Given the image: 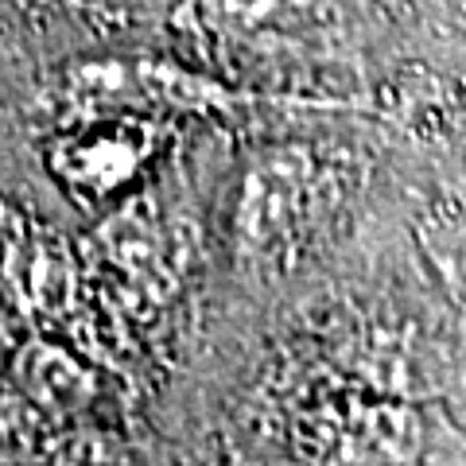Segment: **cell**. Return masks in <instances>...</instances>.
I'll return each mask as SVG.
<instances>
[{
  "instance_id": "1",
  "label": "cell",
  "mask_w": 466,
  "mask_h": 466,
  "mask_svg": "<svg viewBox=\"0 0 466 466\" xmlns=\"http://www.w3.org/2000/svg\"><path fill=\"white\" fill-rule=\"evenodd\" d=\"M346 0H207L210 20L229 35H315L342 20Z\"/></svg>"
}]
</instances>
